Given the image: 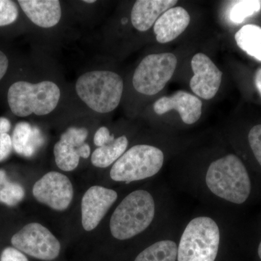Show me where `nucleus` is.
I'll return each instance as SVG.
<instances>
[{"mask_svg":"<svg viewBox=\"0 0 261 261\" xmlns=\"http://www.w3.org/2000/svg\"><path fill=\"white\" fill-rule=\"evenodd\" d=\"M205 183L213 195L233 205H243L251 196V177L236 154H226L213 161L206 171Z\"/></svg>","mask_w":261,"mask_h":261,"instance_id":"nucleus-1","label":"nucleus"},{"mask_svg":"<svg viewBox=\"0 0 261 261\" xmlns=\"http://www.w3.org/2000/svg\"><path fill=\"white\" fill-rule=\"evenodd\" d=\"M155 214V201L149 192L138 190L130 192L111 216V232L118 240L135 238L150 226Z\"/></svg>","mask_w":261,"mask_h":261,"instance_id":"nucleus-2","label":"nucleus"},{"mask_svg":"<svg viewBox=\"0 0 261 261\" xmlns=\"http://www.w3.org/2000/svg\"><path fill=\"white\" fill-rule=\"evenodd\" d=\"M221 229L213 218L199 216L190 220L178 245L177 261H215L221 244Z\"/></svg>","mask_w":261,"mask_h":261,"instance_id":"nucleus-3","label":"nucleus"},{"mask_svg":"<svg viewBox=\"0 0 261 261\" xmlns=\"http://www.w3.org/2000/svg\"><path fill=\"white\" fill-rule=\"evenodd\" d=\"M123 90L121 77L108 70L87 72L75 83V91L80 99L99 113L114 111L121 102Z\"/></svg>","mask_w":261,"mask_h":261,"instance_id":"nucleus-4","label":"nucleus"},{"mask_svg":"<svg viewBox=\"0 0 261 261\" xmlns=\"http://www.w3.org/2000/svg\"><path fill=\"white\" fill-rule=\"evenodd\" d=\"M61 98V90L56 84L44 81L38 84L18 82L10 87L8 101L15 116L32 114L44 116L56 109Z\"/></svg>","mask_w":261,"mask_h":261,"instance_id":"nucleus-5","label":"nucleus"},{"mask_svg":"<svg viewBox=\"0 0 261 261\" xmlns=\"http://www.w3.org/2000/svg\"><path fill=\"white\" fill-rule=\"evenodd\" d=\"M164 163L163 151L154 146L137 145L130 147L113 164L110 176L113 181H141L155 176Z\"/></svg>","mask_w":261,"mask_h":261,"instance_id":"nucleus-6","label":"nucleus"},{"mask_svg":"<svg viewBox=\"0 0 261 261\" xmlns=\"http://www.w3.org/2000/svg\"><path fill=\"white\" fill-rule=\"evenodd\" d=\"M176 65L177 58L172 53L146 56L134 73V87L145 95L157 94L172 78Z\"/></svg>","mask_w":261,"mask_h":261,"instance_id":"nucleus-7","label":"nucleus"},{"mask_svg":"<svg viewBox=\"0 0 261 261\" xmlns=\"http://www.w3.org/2000/svg\"><path fill=\"white\" fill-rule=\"evenodd\" d=\"M13 247L25 255L44 261L59 256L61 245L48 228L38 223L25 225L11 239Z\"/></svg>","mask_w":261,"mask_h":261,"instance_id":"nucleus-8","label":"nucleus"},{"mask_svg":"<svg viewBox=\"0 0 261 261\" xmlns=\"http://www.w3.org/2000/svg\"><path fill=\"white\" fill-rule=\"evenodd\" d=\"M33 195L41 203L56 211L68 208L73 197V187L68 176L51 171L38 180L33 187Z\"/></svg>","mask_w":261,"mask_h":261,"instance_id":"nucleus-9","label":"nucleus"},{"mask_svg":"<svg viewBox=\"0 0 261 261\" xmlns=\"http://www.w3.org/2000/svg\"><path fill=\"white\" fill-rule=\"evenodd\" d=\"M88 130L85 128L70 127L54 147V155L58 167L63 171H72L78 167L80 158L88 159L90 147L85 141Z\"/></svg>","mask_w":261,"mask_h":261,"instance_id":"nucleus-10","label":"nucleus"},{"mask_svg":"<svg viewBox=\"0 0 261 261\" xmlns=\"http://www.w3.org/2000/svg\"><path fill=\"white\" fill-rule=\"evenodd\" d=\"M191 66L194 73L190 83L192 92L207 100L214 98L219 90L222 72L203 53H197L192 58Z\"/></svg>","mask_w":261,"mask_h":261,"instance_id":"nucleus-11","label":"nucleus"},{"mask_svg":"<svg viewBox=\"0 0 261 261\" xmlns=\"http://www.w3.org/2000/svg\"><path fill=\"white\" fill-rule=\"evenodd\" d=\"M118 198L114 190L104 187H90L82 200V222L86 231L94 230Z\"/></svg>","mask_w":261,"mask_h":261,"instance_id":"nucleus-12","label":"nucleus"},{"mask_svg":"<svg viewBox=\"0 0 261 261\" xmlns=\"http://www.w3.org/2000/svg\"><path fill=\"white\" fill-rule=\"evenodd\" d=\"M202 108V101L197 96L182 90L175 92L171 97H161L153 105L156 114L163 115L175 110L184 123L188 125L193 124L200 119Z\"/></svg>","mask_w":261,"mask_h":261,"instance_id":"nucleus-13","label":"nucleus"},{"mask_svg":"<svg viewBox=\"0 0 261 261\" xmlns=\"http://www.w3.org/2000/svg\"><path fill=\"white\" fill-rule=\"evenodd\" d=\"M190 23L186 9L176 7L168 10L154 24L156 40L161 44L172 42L185 32Z\"/></svg>","mask_w":261,"mask_h":261,"instance_id":"nucleus-14","label":"nucleus"},{"mask_svg":"<svg viewBox=\"0 0 261 261\" xmlns=\"http://www.w3.org/2000/svg\"><path fill=\"white\" fill-rule=\"evenodd\" d=\"M176 0H138L130 13L132 25L139 32L149 30L168 10L173 8Z\"/></svg>","mask_w":261,"mask_h":261,"instance_id":"nucleus-15","label":"nucleus"},{"mask_svg":"<svg viewBox=\"0 0 261 261\" xmlns=\"http://www.w3.org/2000/svg\"><path fill=\"white\" fill-rule=\"evenodd\" d=\"M20 8L31 20L42 28H51L59 23L62 9L58 0H19Z\"/></svg>","mask_w":261,"mask_h":261,"instance_id":"nucleus-16","label":"nucleus"},{"mask_svg":"<svg viewBox=\"0 0 261 261\" xmlns=\"http://www.w3.org/2000/svg\"><path fill=\"white\" fill-rule=\"evenodd\" d=\"M42 141L39 130L27 122H20L15 126L12 142L17 153L31 157L42 143Z\"/></svg>","mask_w":261,"mask_h":261,"instance_id":"nucleus-17","label":"nucleus"},{"mask_svg":"<svg viewBox=\"0 0 261 261\" xmlns=\"http://www.w3.org/2000/svg\"><path fill=\"white\" fill-rule=\"evenodd\" d=\"M128 145L126 136H121L112 143L98 147L92 154L91 161L97 168H107L115 163L126 152Z\"/></svg>","mask_w":261,"mask_h":261,"instance_id":"nucleus-18","label":"nucleus"},{"mask_svg":"<svg viewBox=\"0 0 261 261\" xmlns=\"http://www.w3.org/2000/svg\"><path fill=\"white\" fill-rule=\"evenodd\" d=\"M178 245L171 240L156 242L142 250L135 261H177Z\"/></svg>","mask_w":261,"mask_h":261,"instance_id":"nucleus-19","label":"nucleus"},{"mask_svg":"<svg viewBox=\"0 0 261 261\" xmlns=\"http://www.w3.org/2000/svg\"><path fill=\"white\" fill-rule=\"evenodd\" d=\"M235 40L240 49L249 56L261 61V28L257 25H244L235 34Z\"/></svg>","mask_w":261,"mask_h":261,"instance_id":"nucleus-20","label":"nucleus"},{"mask_svg":"<svg viewBox=\"0 0 261 261\" xmlns=\"http://www.w3.org/2000/svg\"><path fill=\"white\" fill-rule=\"evenodd\" d=\"M25 196L23 187L10 181L4 170H0V202L15 206L21 202Z\"/></svg>","mask_w":261,"mask_h":261,"instance_id":"nucleus-21","label":"nucleus"},{"mask_svg":"<svg viewBox=\"0 0 261 261\" xmlns=\"http://www.w3.org/2000/svg\"><path fill=\"white\" fill-rule=\"evenodd\" d=\"M261 1L259 0H243L233 4L230 10V20L234 23H243L245 18L260 11Z\"/></svg>","mask_w":261,"mask_h":261,"instance_id":"nucleus-22","label":"nucleus"},{"mask_svg":"<svg viewBox=\"0 0 261 261\" xmlns=\"http://www.w3.org/2000/svg\"><path fill=\"white\" fill-rule=\"evenodd\" d=\"M18 17V7L14 2L0 0V27L14 23Z\"/></svg>","mask_w":261,"mask_h":261,"instance_id":"nucleus-23","label":"nucleus"},{"mask_svg":"<svg viewBox=\"0 0 261 261\" xmlns=\"http://www.w3.org/2000/svg\"><path fill=\"white\" fill-rule=\"evenodd\" d=\"M248 142L252 153L261 167V124L255 125L250 129Z\"/></svg>","mask_w":261,"mask_h":261,"instance_id":"nucleus-24","label":"nucleus"},{"mask_svg":"<svg viewBox=\"0 0 261 261\" xmlns=\"http://www.w3.org/2000/svg\"><path fill=\"white\" fill-rule=\"evenodd\" d=\"M115 140L116 138H115L114 135H111L107 127L102 126L100 127L96 132L94 137V143L98 147H100L112 143Z\"/></svg>","mask_w":261,"mask_h":261,"instance_id":"nucleus-25","label":"nucleus"},{"mask_svg":"<svg viewBox=\"0 0 261 261\" xmlns=\"http://www.w3.org/2000/svg\"><path fill=\"white\" fill-rule=\"evenodd\" d=\"M0 261H29L23 252L15 247H8L3 250L0 255Z\"/></svg>","mask_w":261,"mask_h":261,"instance_id":"nucleus-26","label":"nucleus"},{"mask_svg":"<svg viewBox=\"0 0 261 261\" xmlns=\"http://www.w3.org/2000/svg\"><path fill=\"white\" fill-rule=\"evenodd\" d=\"M13 148L11 137L8 134L0 135V162L9 157Z\"/></svg>","mask_w":261,"mask_h":261,"instance_id":"nucleus-27","label":"nucleus"},{"mask_svg":"<svg viewBox=\"0 0 261 261\" xmlns=\"http://www.w3.org/2000/svg\"><path fill=\"white\" fill-rule=\"evenodd\" d=\"M9 61L4 53L0 50V80L4 77L8 70Z\"/></svg>","mask_w":261,"mask_h":261,"instance_id":"nucleus-28","label":"nucleus"},{"mask_svg":"<svg viewBox=\"0 0 261 261\" xmlns=\"http://www.w3.org/2000/svg\"><path fill=\"white\" fill-rule=\"evenodd\" d=\"M11 128V123L6 118H0V135L8 134Z\"/></svg>","mask_w":261,"mask_h":261,"instance_id":"nucleus-29","label":"nucleus"},{"mask_svg":"<svg viewBox=\"0 0 261 261\" xmlns=\"http://www.w3.org/2000/svg\"><path fill=\"white\" fill-rule=\"evenodd\" d=\"M255 85L256 87L257 90L261 95V68L257 70L255 74Z\"/></svg>","mask_w":261,"mask_h":261,"instance_id":"nucleus-30","label":"nucleus"},{"mask_svg":"<svg viewBox=\"0 0 261 261\" xmlns=\"http://www.w3.org/2000/svg\"><path fill=\"white\" fill-rule=\"evenodd\" d=\"M257 255L261 260V240L258 244V247H257Z\"/></svg>","mask_w":261,"mask_h":261,"instance_id":"nucleus-31","label":"nucleus"},{"mask_svg":"<svg viewBox=\"0 0 261 261\" xmlns=\"http://www.w3.org/2000/svg\"><path fill=\"white\" fill-rule=\"evenodd\" d=\"M84 2L86 3H89V4H92V3H95L96 1H94V0H85Z\"/></svg>","mask_w":261,"mask_h":261,"instance_id":"nucleus-32","label":"nucleus"}]
</instances>
